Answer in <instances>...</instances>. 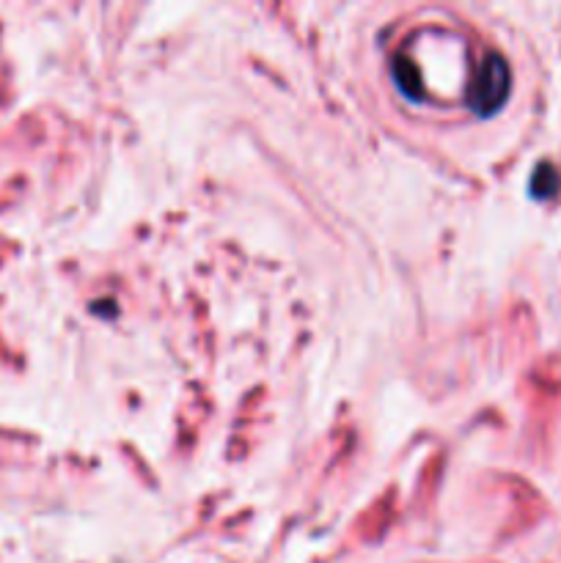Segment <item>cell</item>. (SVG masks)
I'll list each match as a JSON object with an SVG mask.
<instances>
[{
  "label": "cell",
  "mask_w": 561,
  "mask_h": 563,
  "mask_svg": "<svg viewBox=\"0 0 561 563\" xmlns=\"http://www.w3.org/2000/svg\"><path fill=\"white\" fill-rule=\"evenodd\" d=\"M512 88V69L506 58L495 49H490L473 75L471 86H468V104L476 110L479 115H493L501 104L506 102Z\"/></svg>",
  "instance_id": "obj_1"
},
{
  "label": "cell",
  "mask_w": 561,
  "mask_h": 563,
  "mask_svg": "<svg viewBox=\"0 0 561 563\" xmlns=\"http://www.w3.org/2000/svg\"><path fill=\"white\" fill-rule=\"evenodd\" d=\"M561 179H559V170L553 168L550 163H539L537 170H534V179H531V192L537 198H550L553 192H559Z\"/></svg>",
  "instance_id": "obj_2"
}]
</instances>
